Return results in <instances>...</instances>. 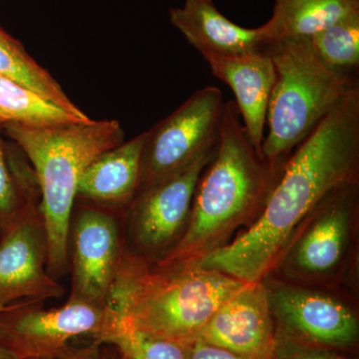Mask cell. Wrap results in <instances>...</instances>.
Returning a JSON list of instances; mask_svg holds the SVG:
<instances>
[{"label":"cell","mask_w":359,"mask_h":359,"mask_svg":"<svg viewBox=\"0 0 359 359\" xmlns=\"http://www.w3.org/2000/svg\"><path fill=\"white\" fill-rule=\"evenodd\" d=\"M0 122L2 125L16 123L25 126L47 127L86 121L45 100L23 85L0 76Z\"/></svg>","instance_id":"cell-19"},{"label":"cell","mask_w":359,"mask_h":359,"mask_svg":"<svg viewBox=\"0 0 359 359\" xmlns=\"http://www.w3.org/2000/svg\"><path fill=\"white\" fill-rule=\"evenodd\" d=\"M214 76L228 85L250 143L262 155L275 67L264 48L238 56L204 55ZM263 156V155H262Z\"/></svg>","instance_id":"cell-14"},{"label":"cell","mask_w":359,"mask_h":359,"mask_svg":"<svg viewBox=\"0 0 359 359\" xmlns=\"http://www.w3.org/2000/svg\"><path fill=\"white\" fill-rule=\"evenodd\" d=\"M170 21L204 55L238 56L264 47L261 27L245 28L228 20L212 0H185L169 11Z\"/></svg>","instance_id":"cell-16"},{"label":"cell","mask_w":359,"mask_h":359,"mask_svg":"<svg viewBox=\"0 0 359 359\" xmlns=\"http://www.w3.org/2000/svg\"><path fill=\"white\" fill-rule=\"evenodd\" d=\"M48 245L40 208L0 238V306L59 299L65 289L47 271Z\"/></svg>","instance_id":"cell-11"},{"label":"cell","mask_w":359,"mask_h":359,"mask_svg":"<svg viewBox=\"0 0 359 359\" xmlns=\"http://www.w3.org/2000/svg\"><path fill=\"white\" fill-rule=\"evenodd\" d=\"M146 133L105 151L84 170L76 201L124 212L138 192Z\"/></svg>","instance_id":"cell-15"},{"label":"cell","mask_w":359,"mask_h":359,"mask_svg":"<svg viewBox=\"0 0 359 359\" xmlns=\"http://www.w3.org/2000/svg\"><path fill=\"white\" fill-rule=\"evenodd\" d=\"M245 285L190 263L145 264L123 254L107 302L115 318L113 332L134 330L186 346Z\"/></svg>","instance_id":"cell-2"},{"label":"cell","mask_w":359,"mask_h":359,"mask_svg":"<svg viewBox=\"0 0 359 359\" xmlns=\"http://www.w3.org/2000/svg\"><path fill=\"white\" fill-rule=\"evenodd\" d=\"M45 359H119V354L110 344L90 341L84 346L74 344L60 355Z\"/></svg>","instance_id":"cell-23"},{"label":"cell","mask_w":359,"mask_h":359,"mask_svg":"<svg viewBox=\"0 0 359 359\" xmlns=\"http://www.w3.org/2000/svg\"><path fill=\"white\" fill-rule=\"evenodd\" d=\"M359 13V0H276L273 15L261 26L264 45L290 37H313Z\"/></svg>","instance_id":"cell-17"},{"label":"cell","mask_w":359,"mask_h":359,"mask_svg":"<svg viewBox=\"0 0 359 359\" xmlns=\"http://www.w3.org/2000/svg\"><path fill=\"white\" fill-rule=\"evenodd\" d=\"M263 48L273 61L276 81L262 155L269 166L280 168L359 81L327 65L309 37L276 40Z\"/></svg>","instance_id":"cell-5"},{"label":"cell","mask_w":359,"mask_h":359,"mask_svg":"<svg viewBox=\"0 0 359 359\" xmlns=\"http://www.w3.org/2000/svg\"><path fill=\"white\" fill-rule=\"evenodd\" d=\"M4 308H6V306H0V311H2V309H4Z\"/></svg>","instance_id":"cell-27"},{"label":"cell","mask_w":359,"mask_h":359,"mask_svg":"<svg viewBox=\"0 0 359 359\" xmlns=\"http://www.w3.org/2000/svg\"><path fill=\"white\" fill-rule=\"evenodd\" d=\"M358 207V183L330 196L297 233L280 266L297 278L332 275L346 256Z\"/></svg>","instance_id":"cell-10"},{"label":"cell","mask_w":359,"mask_h":359,"mask_svg":"<svg viewBox=\"0 0 359 359\" xmlns=\"http://www.w3.org/2000/svg\"><path fill=\"white\" fill-rule=\"evenodd\" d=\"M105 344L114 347L119 359H187V346L134 330L117 328Z\"/></svg>","instance_id":"cell-21"},{"label":"cell","mask_w":359,"mask_h":359,"mask_svg":"<svg viewBox=\"0 0 359 359\" xmlns=\"http://www.w3.org/2000/svg\"><path fill=\"white\" fill-rule=\"evenodd\" d=\"M0 359H18L9 349L0 344Z\"/></svg>","instance_id":"cell-26"},{"label":"cell","mask_w":359,"mask_h":359,"mask_svg":"<svg viewBox=\"0 0 359 359\" xmlns=\"http://www.w3.org/2000/svg\"><path fill=\"white\" fill-rule=\"evenodd\" d=\"M111 328L107 306L67 301L59 308L45 309L43 302L25 301L0 311V344L18 359L55 358L81 337L101 344Z\"/></svg>","instance_id":"cell-7"},{"label":"cell","mask_w":359,"mask_h":359,"mask_svg":"<svg viewBox=\"0 0 359 359\" xmlns=\"http://www.w3.org/2000/svg\"><path fill=\"white\" fill-rule=\"evenodd\" d=\"M290 359H346L332 354L320 353V351H299Z\"/></svg>","instance_id":"cell-25"},{"label":"cell","mask_w":359,"mask_h":359,"mask_svg":"<svg viewBox=\"0 0 359 359\" xmlns=\"http://www.w3.org/2000/svg\"><path fill=\"white\" fill-rule=\"evenodd\" d=\"M123 212L75 202L69 226L68 301L107 306L124 254Z\"/></svg>","instance_id":"cell-9"},{"label":"cell","mask_w":359,"mask_h":359,"mask_svg":"<svg viewBox=\"0 0 359 359\" xmlns=\"http://www.w3.org/2000/svg\"><path fill=\"white\" fill-rule=\"evenodd\" d=\"M0 76L8 78L32 90L45 100L76 116L83 121L90 118L73 102L50 73L28 54L20 41L0 27Z\"/></svg>","instance_id":"cell-18"},{"label":"cell","mask_w":359,"mask_h":359,"mask_svg":"<svg viewBox=\"0 0 359 359\" xmlns=\"http://www.w3.org/2000/svg\"><path fill=\"white\" fill-rule=\"evenodd\" d=\"M224 106L221 89L204 87L145 132L137 194L217 147Z\"/></svg>","instance_id":"cell-8"},{"label":"cell","mask_w":359,"mask_h":359,"mask_svg":"<svg viewBox=\"0 0 359 359\" xmlns=\"http://www.w3.org/2000/svg\"><path fill=\"white\" fill-rule=\"evenodd\" d=\"M0 122V238L4 237L18 222L34 205H29L23 199L14 181L7 162L6 142L1 137Z\"/></svg>","instance_id":"cell-22"},{"label":"cell","mask_w":359,"mask_h":359,"mask_svg":"<svg viewBox=\"0 0 359 359\" xmlns=\"http://www.w3.org/2000/svg\"><path fill=\"white\" fill-rule=\"evenodd\" d=\"M186 346L187 359H249L229 349L205 344L201 340H194Z\"/></svg>","instance_id":"cell-24"},{"label":"cell","mask_w":359,"mask_h":359,"mask_svg":"<svg viewBox=\"0 0 359 359\" xmlns=\"http://www.w3.org/2000/svg\"><path fill=\"white\" fill-rule=\"evenodd\" d=\"M2 131L36 172L48 245L47 271L60 280L69 271V226L78 183L97 156L124 142V130L116 120L91 119L47 127L6 123Z\"/></svg>","instance_id":"cell-4"},{"label":"cell","mask_w":359,"mask_h":359,"mask_svg":"<svg viewBox=\"0 0 359 359\" xmlns=\"http://www.w3.org/2000/svg\"><path fill=\"white\" fill-rule=\"evenodd\" d=\"M196 340L249 359H273L276 337L268 287L247 283L215 313Z\"/></svg>","instance_id":"cell-13"},{"label":"cell","mask_w":359,"mask_h":359,"mask_svg":"<svg viewBox=\"0 0 359 359\" xmlns=\"http://www.w3.org/2000/svg\"><path fill=\"white\" fill-rule=\"evenodd\" d=\"M318 56L335 69L358 76L359 68V13L328 26L311 37Z\"/></svg>","instance_id":"cell-20"},{"label":"cell","mask_w":359,"mask_h":359,"mask_svg":"<svg viewBox=\"0 0 359 359\" xmlns=\"http://www.w3.org/2000/svg\"><path fill=\"white\" fill-rule=\"evenodd\" d=\"M359 181V85L285 161L263 209L235 240L188 263L263 283L299 229L337 191Z\"/></svg>","instance_id":"cell-1"},{"label":"cell","mask_w":359,"mask_h":359,"mask_svg":"<svg viewBox=\"0 0 359 359\" xmlns=\"http://www.w3.org/2000/svg\"><path fill=\"white\" fill-rule=\"evenodd\" d=\"M268 294L273 318L290 334L318 346L358 344V318L339 299L292 285L268 289Z\"/></svg>","instance_id":"cell-12"},{"label":"cell","mask_w":359,"mask_h":359,"mask_svg":"<svg viewBox=\"0 0 359 359\" xmlns=\"http://www.w3.org/2000/svg\"><path fill=\"white\" fill-rule=\"evenodd\" d=\"M280 169L250 143L235 102L224 103L216 153L196 187L185 233L158 263H188L226 244L241 224L256 219Z\"/></svg>","instance_id":"cell-3"},{"label":"cell","mask_w":359,"mask_h":359,"mask_svg":"<svg viewBox=\"0 0 359 359\" xmlns=\"http://www.w3.org/2000/svg\"><path fill=\"white\" fill-rule=\"evenodd\" d=\"M216 150L137 194L123 212L124 255L156 264L176 247L190 218L196 187Z\"/></svg>","instance_id":"cell-6"}]
</instances>
